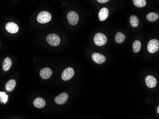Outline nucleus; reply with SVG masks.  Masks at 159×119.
<instances>
[{"label":"nucleus","instance_id":"nucleus-1","mask_svg":"<svg viewBox=\"0 0 159 119\" xmlns=\"http://www.w3.org/2000/svg\"><path fill=\"white\" fill-rule=\"evenodd\" d=\"M52 19V15L50 13L46 11H43L40 12L37 16V21L40 23L44 24L50 21Z\"/></svg>","mask_w":159,"mask_h":119},{"label":"nucleus","instance_id":"nucleus-2","mask_svg":"<svg viewBox=\"0 0 159 119\" xmlns=\"http://www.w3.org/2000/svg\"><path fill=\"white\" fill-rule=\"evenodd\" d=\"M107 37L103 33H98L94 36V43L98 46H104L107 43Z\"/></svg>","mask_w":159,"mask_h":119},{"label":"nucleus","instance_id":"nucleus-3","mask_svg":"<svg viewBox=\"0 0 159 119\" xmlns=\"http://www.w3.org/2000/svg\"><path fill=\"white\" fill-rule=\"evenodd\" d=\"M47 42L52 46H57L60 44L61 39L57 35L50 34L48 35L46 38Z\"/></svg>","mask_w":159,"mask_h":119},{"label":"nucleus","instance_id":"nucleus-4","mask_svg":"<svg viewBox=\"0 0 159 119\" xmlns=\"http://www.w3.org/2000/svg\"><path fill=\"white\" fill-rule=\"evenodd\" d=\"M159 49V42L158 40L153 39L150 40L147 45V50L149 52L154 53L156 52Z\"/></svg>","mask_w":159,"mask_h":119},{"label":"nucleus","instance_id":"nucleus-5","mask_svg":"<svg viewBox=\"0 0 159 119\" xmlns=\"http://www.w3.org/2000/svg\"><path fill=\"white\" fill-rule=\"evenodd\" d=\"M67 20L71 25L74 26L78 23L79 17L76 12L74 11H71L68 13Z\"/></svg>","mask_w":159,"mask_h":119},{"label":"nucleus","instance_id":"nucleus-6","mask_svg":"<svg viewBox=\"0 0 159 119\" xmlns=\"http://www.w3.org/2000/svg\"><path fill=\"white\" fill-rule=\"evenodd\" d=\"M74 73V69L73 68H67L62 72V78L64 81H68L73 77Z\"/></svg>","mask_w":159,"mask_h":119},{"label":"nucleus","instance_id":"nucleus-7","mask_svg":"<svg viewBox=\"0 0 159 119\" xmlns=\"http://www.w3.org/2000/svg\"><path fill=\"white\" fill-rule=\"evenodd\" d=\"M69 98V95L66 93H62L56 97L55 102L58 105H62L66 103Z\"/></svg>","mask_w":159,"mask_h":119},{"label":"nucleus","instance_id":"nucleus-8","mask_svg":"<svg viewBox=\"0 0 159 119\" xmlns=\"http://www.w3.org/2000/svg\"><path fill=\"white\" fill-rule=\"evenodd\" d=\"M6 31L12 34H15L17 33L19 31L18 25L17 24L12 23V22H10L6 24Z\"/></svg>","mask_w":159,"mask_h":119},{"label":"nucleus","instance_id":"nucleus-9","mask_svg":"<svg viewBox=\"0 0 159 119\" xmlns=\"http://www.w3.org/2000/svg\"><path fill=\"white\" fill-rule=\"evenodd\" d=\"M146 85L150 88H153L157 85V80L153 75H148L145 78Z\"/></svg>","mask_w":159,"mask_h":119},{"label":"nucleus","instance_id":"nucleus-10","mask_svg":"<svg viewBox=\"0 0 159 119\" xmlns=\"http://www.w3.org/2000/svg\"><path fill=\"white\" fill-rule=\"evenodd\" d=\"M93 61L98 64H102L106 61V58L103 55L99 53H94L92 55Z\"/></svg>","mask_w":159,"mask_h":119},{"label":"nucleus","instance_id":"nucleus-11","mask_svg":"<svg viewBox=\"0 0 159 119\" xmlns=\"http://www.w3.org/2000/svg\"><path fill=\"white\" fill-rule=\"evenodd\" d=\"M53 74L52 70L48 68H44L40 71V76L44 79H47L50 78Z\"/></svg>","mask_w":159,"mask_h":119},{"label":"nucleus","instance_id":"nucleus-12","mask_svg":"<svg viewBox=\"0 0 159 119\" xmlns=\"http://www.w3.org/2000/svg\"><path fill=\"white\" fill-rule=\"evenodd\" d=\"M109 16V10L107 8H103L100 11L99 18L101 21H104Z\"/></svg>","mask_w":159,"mask_h":119},{"label":"nucleus","instance_id":"nucleus-13","mask_svg":"<svg viewBox=\"0 0 159 119\" xmlns=\"http://www.w3.org/2000/svg\"><path fill=\"white\" fill-rule=\"evenodd\" d=\"M33 105L35 107L38 108H43L46 105L45 101L43 98H37L33 102Z\"/></svg>","mask_w":159,"mask_h":119},{"label":"nucleus","instance_id":"nucleus-14","mask_svg":"<svg viewBox=\"0 0 159 119\" xmlns=\"http://www.w3.org/2000/svg\"><path fill=\"white\" fill-rule=\"evenodd\" d=\"M12 65V61L11 58L9 57H6L4 60L3 63V69L4 71H8V70L11 68Z\"/></svg>","mask_w":159,"mask_h":119},{"label":"nucleus","instance_id":"nucleus-15","mask_svg":"<svg viewBox=\"0 0 159 119\" xmlns=\"http://www.w3.org/2000/svg\"><path fill=\"white\" fill-rule=\"evenodd\" d=\"M16 81L15 80L11 79L6 84V89L7 91L12 92L16 86Z\"/></svg>","mask_w":159,"mask_h":119},{"label":"nucleus","instance_id":"nucleus-16","mask_svg":"<svg viewBox=\"0 0 159 119\" xmlns=\"http://www.w3.org/2000/svg\"><path fill=\"white\" fill-rule=\"evenodd\" d=\"M115 40L117 43L121 44L125 40V36L122 32H118L116 34Z\"/></svg>","mask_w":159,"mask_h":119},{"label":"nucleus","instance_id":"nucleus-17","mask_svg":"<svg viewBox=\"0 0 159 119\" xmlns=\"http://www.w3.org/2000/svg\"><path fill=\"white\" fill-rule=\"evenodd\" d=\"M159 14L156 12H150L147 15V19L151 22H155L159 18Z\"/></svg>","mask_w":159,"mask_h":119},{"label":"nucleus","instance_id":"nucleus-18","mask_svg":"<svg viewBox=\"0 0 159 119\" xmlns=\"http://www.w3.org/2000/svg\"><path fill=\"white\" fill-rule=\"evenodd\" d=\"M142 48L141 41L139 40H136L133 43V51L135 53H138L140 51Z\"/></svg>","mask_w":159,"mask_h":119},{"label":"nucleus","instance_id":"nucleus-19","mask_svg":"<svg viewBox=\"0 0 159 119\" xmlns=\"http://www.w3.org/2000/svg\"><path fill=\"white\" fill-rule=\"evenodd\" d=\"M130 23L131 25L134 28H136L139 24V20L135 15H132L130 18Z\"/></svg>","mask_w":159,"mask_h":119},{"label":"nucleus","instance_id":"nucleus-20","mask_svg":"<svg viewBox=\"0 0 159 119\" xmlns=\"http://www.w3.org/2000/svg\"><path fill=\"white\" fill-rule=\"evenodd\" d=\"M133 1L134 5L139 8H143L146 5L145 0H133Z\"/></svg>","mask_w":159,"mask_h":119},{"label":"nucleus","instance_id":"nucleus-21","mask_svg":"<svg viewBox=\"0 0 159 119\" xmlns=\"http://www.w3.org/2000/svg\"><path fill=\"white\" fill-rule=\"evenodd\" d=\"M0 95H1V97L2 98L3 102L4 103H6V102H7V99H8V96L6 95V93H2V92H0Z\"/></svg>","mask_w":159,"mask_h":119},{"label":"nucleus","instance_id":"nucleus-22","mask_svg":"<svg viewBox=\"0 0 159 119\" xmlns=\"http://www.w3.org/2000/svg\"><path fill=\"white\" fill-rule=\"evenodd\" d=\"M97 1L99 3H107V2L109 1V0H97Z\"/></svg>","mask_w":159,"mask_h":119},{"label":"nucleus","instance_id":"nucleus-23","mask_svg":"<svg viewBox=\"0 0 159 119\" xmlns=\"http://www.w3.org/2000/svg\"><path fill=\"white\" fill-rule=\"evenodd\" d=\"M157 113H158V114H159V106H158V107H157Z\"/></svg>","mask_w":159,"mask_h":119}]
</instances>
